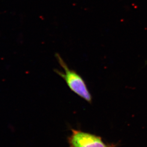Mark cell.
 Listing matches in <instances>:
<instances>
[{"instance_id":"1","label":"cell","mask_w":147,"mask_h":147,"mask_svg":"<svg viewBox=\"0 0 147 147\" xmlns=\"http://www.w3.org/2000/svg\"><path fill=\"white\" fill-rule=\"evenodd\" d=\"M55 57L60 66L64 70V72L56 69H54V72L64 80L71 91L86 101L91 103L92 95L89 92L86 82L83 78L76 71L69 69L66 63L59 54L56 53Z\"/></svg>"},{"instance_id":"2","label":"cell","mask_w":147,"mask_h":147,"mask_svg":"<svg viewBox=\"0 0 147 147\" xmlns=\"http://www.w3.org/2000/svg\"><path fill=\"white\" fill-rule=\"evenodd\" d=\"M71 134L67 138L69 147H115L113 144H106L101 137L81 130L71 129Z\"/></svg>"}]
</instances>
